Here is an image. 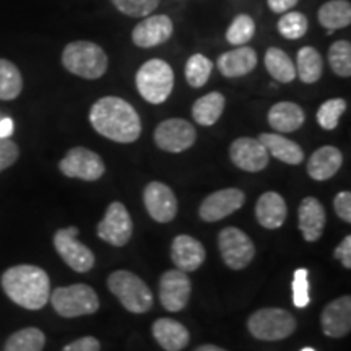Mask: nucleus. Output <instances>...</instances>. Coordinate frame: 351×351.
Listing matches in <instances>:
<instances>
[{
  "label": "nucleus",
  "instance_id": "obj_36",
  "mask_svg": "<svg viewBox=\"0 0 351 351\" xmlns=\"http://www.w3.org/2000/svg\"><path fill=\"white\" fill-rule=\"evenodd\" d=\"M256 34V23L249 15L241 13L232 20L226 32V41L232 46H244L247 44Z\"/></svg>",
  "mask_w": 351,
  "mask_h": 351
},
{
  "label": "nucleus",
  "instance_id": "obj_38",
  "mask_svg": "<svg viewBox=\"0 0 351 351\" xmlns=\"http://www.w3.org/2000/svg\"><path fill=\"white\" fill-rule=\"evenodd\" d=\"M112 5L127 16H147L156 10L160 0H111Z\"/></svg>",
  "mask_w": 351,
  "mask_h": 351
},
{
  "label": "nucleus",
  "instance_id": "obj_5",
  "mask_svg": "<svg viewBox=\"0 0 351 351\" xmlns=\"http://www.w3.org/2000/svg\"><path fill=\"white\" fill-rule=\"evenodd\" d=\"M135 85L145 101L152 104L165 103L174 88L173 69L161 59L148 60L138 69Z\"/></svg>",
  "mask_w": 351,
  "mask_h": 351
},
{
  "label": "nucleus",
  "instance_id": "obj_26",
  "mask_svg": "<svg viewBox=\"0 0 351 351\" xmlns=\"http://www.w3.org/2000/svg\"><path fill=\"white\" fill-rule=\"evenodd\" d=\"M261 143L267 148L269 155L287 165H301L304 161V152L293 140L280 134H261Z\"/></svg>",
  "mask_w": 351,
  "mask_h": 351
},
{
  "label": "nucleus",
  "instance_id": "obj_32",
  "mask_svg": "<svg viewBox=\"0 0 351 351\" xmlns=\"http://www.w3.org/2000/svg\"><path fill=\"white\" fill-rule=\"evenodd\" d=\"M46 337L36 327L21 328L7 340L3 351H43Z\"/></svg>",
  "mask_w": 351,
  "mask_h": 351
},
{
  "label": "nucleus",
  "instance_id": "obj_39",
  "mask_svg": "<svg viewBox=\"0 0 351 351\" xmlns=\"http://www.w3.org/2000/svg\"><path fill=\"white\" fill-rule=\"evenodd\" d=\"M309 271L307 269H298L295 271V278H293V302L296 307H306L309 304V280H307Z\"/></svg>",
  "mask_w": 351,
  "mask_h": 351
},
{
  "label": "nucleus",
  "instance_id": "obj_12",
  "mask_svg": "<svg viewBox=\"0 0 351 351\" xmlns=\"http://www.w3.org/2000/svg\"><path fill=\"white\" fill-rule=\"evenodd\" d=\"M195 127L186 119H166L156 127L155 143L161 150L169 153L186 152L195 143Z\"/></svg>",
  "mask_w": 351,
  "mask_h": 351
},
{
  "label": "nucleus",
  "instance_id": "obj_42",
  "mask_svg": "<svg viewBox=\"0 0 351 351\" xmlns=\"http://www.w3.org/2000/svg\"><path fill=\"white\" fill-rule=\"evenodd\" d=\"M101 345L98 339L95 337H83V339H78L67 346H64L62 351H99Z\"/></svg>",
  "mask_w": 351,
  "mask_h": 351
},
{
  "label": "nucleus",
  "instance_id": "obj_20",
  "mask_svg": "<svg viewBox=\"0 0 351 351\" xmlns=\"http://www.w3.org/2000/svg\"><path fill=\"white\" fill-rule=\"evenodd\" d=\"M171 258L176 263V269L191 274L205 262V247L192 236L179 234L171 244Z\"/></svg>",
  "mask_w": 351,
  "mask_h": 351
},
{
  "label": "nucleus",
  "instance_id": "obj_34",
  "mask_svg": "<svg viewBox=\"0 0 351 351\" xmlns=\"http://www.w3.org/2000/svg\"><path fill=\"white\" fill-rule=\"evenodd\" d=\"M278 33L287 39H300L307 33L309 28V21L304 16V13L289 10L285 12L282 19L278 20Z\"/></svg>",
  "mask_w": 351,
  "mask_h": 351
},
{
  "label": "nucleus",
  "instance_id": "obj_15",
  "mask_svg": "<svg viewBox=\"0 0 351 351\" xmlns=\"http://www.w3.org/2000/svg\"><path fill=\"white\" fill-rule=\"evenodd\" d=\"M143 204L150 217L158 223H169L178 213V199L173 189L163 182H150L143 191Z\"/></svg>",
  "mask_w": 351,
  "mask_h": 351
},
{
  "label": "nucleus",
  "instance_id": "obj_7",
  "mask_svg": "<svg viewBox=\"0 0 351 351\" xmlns=\"http://www.w3.org/2000/svg\"><path fill=\"white\" fill-rule=\"evenodd\" d=\"M247 328L254 339L278 341L288 339L296 330L295 315L278 307H265L254 313L247 320Z\"/></svg>",
  "mask_w": 351,
  "mask_h": 351
},
{
  "label": "nucleus",
  "instance_id": "obj_3",
  "mask_svg": "<svg viewBox=\"0 0 351 351\" xmlns=\"http://www.w3.org/2000/svg\"><path fill=\"white\" fill-rule=\"evenodd\" d=\"M62 64L73 75L85 78V80H96L106 73L108 56L98 44L91 41H73L65 46Z\"/></svg>",
  "mask_w": 351,
  "mask_h": 351
},
{
  "label": "nucleus",
  "instance_id": "obj_6",
  "mask_svg": "<svg viewBox=\"0 0 351 351\" xmlns=\"http://www.w3.org/2000/svg\"><path fill=\"white\" fill-rule=\"evenodd\" d=\"M49 300L56 313L67 319L95 314L99 309V300L96 291L83 283L56 288L51 293Z\"/></svg>",
  "mask_w": 351,
  "mask_h": 351
},
{
  "label": "nucleus",
  "instance_id": "obj_43",
  "mask_svg": "<svg viewBox=\"0 0 351 351\" xmlns=\"http://www.w3.org/2000/svg\"><path fill=\"white\" fill-rule=\"evenodd\" d=\"M333 257L339 258L345 269H351V236L350 234L345 236V239L341 241L339 247L335 249Z\"/></svg>",
  "mask_w": 351,
  "mask_h": 351
},
{
  "label": "nucleus",
  "instance_id": "obj_8",
  "mask_svg": "<svg viewBox=\"0 0 351 351\" xmlns=\"http://www.w3.org/2000/svg\"><path fill=\"white\" fill-rule=\"evenodd\" d=\"M218 247L223 262L232 270L245 269L256 256V247L251 238L234 226H228L219 231Z\"/></svg>",
  "mask_w": 351,
  "mask_h": 351
},
{
  "label": "nucleus",
  "instance_id": "obj_31",
  "mask_svg": "<svg viewBox=\"0 0 351 351\" xmlns=\"http://www.w3.org/2000/svg\"><path fill=\"white\" fill-rule=\"evenodd\" d=\"M23 90V78L19 67L7 59H0V99L12 101L19 98Z\"/></svg>",
  "mask_w": 351,
  "mask_h": 351
},
{
  "label": "nucleus",
  "instance_id": "obj_30",
  "mask_svg": "<svg viewBox=\"0 0 351 351\" xmlns=\"http://www.w3.org/2000/svg\"><path fill=\"white\" fill-rule=\"evenodd\" d=\"M265 69L276 82L289 83L296 78V67L287 52L270 47L265 52Z\"/></svg>",
  "mask_w": 351,
  "mask_h": 351
},
{
  "label": "nucleus",
  "instance_id": "obj_1",
  "mask_svg": "<svg viewBox=\"0 0 351 351\" xmlns=\"http://www.w3.org/2000/svg\"><path fill=\"white\" fill-rule=\"evenodd\" d=\"M90 122L99 135L117 143H132L142 134L138 112L117 96H104L91 106Z\"/></svg>",
  "mask_w": 351,
  "mask_h": 351
},
{
  "label": "nucleus",
  "instance_id": "obj_41",
  "mask_svg": "<svg viewBox=\"0 0 351 351\" xmlns=\"http://www.w3.org/2000/svg\"><path fill=\"white\" fill-rule=\"evenodd\" d=\"M333 207L339 217L343 219L345 223H351V194L348 191L339 192L333 199Z\"/></svg>",
  "mask_w": 351,
  "mask_h": 351
},
{
  "label": "nucleus",
  "instance_id": "obj_24",
  "mask_svg": "<svg viewBox=\"0 0 351 351\" xmlns=\"http://www.w3.org/2000/svg\"><path fill=\"white\" fill-rule=\"evenodd\" d=\"M153 337L158 341V345L166 351H181L189 345L191 335L189 330L181 322L174 319H158L152 327Z\"/></svg>",
  "mask_w": 351,
  "mask_h": 351
},
{
  "label": "nucleus",
  "instance_id": "obj_13",
  "mask_svg": "<svg viewBox=\"0 0 351 351\" xmlns=\"http://www.w3.org/2000/svg\"><path fill=\"white\" fill-rule=\"evenodd\" d=\"M192 285L186 271L168 270L160 278V301L166 311L179 313L191 300Z\"/></svg>",
  "mask_w": 351,
  "mask_h": 351
},
{
  "label": "nucleus",
  "instance_id": "obj_14",
  "mask_svg": "<svg viewBox=\"0 0 351 351\" xmlns=\"http://www.w3.org/2000/svg\"><path fill=\"white\" fill-rule=\"evenodd\" d=\"M245 202V194L241 189H221V191L213 192L207 199L202 202L199 215L204 221L215 223L219 219L230 217L243 207Z\"/></svg>",
  "mask_w": 351,
  "mask_h": 351
},
{
  "label": "nucleus",
  "instance_id": "obj_25",
  "mask_svg": "<svg viewBox=\"0 0 351 351\" xmlns=\"http://www.w3.org/2000/svg\"><path fill=\"white\" fill-rule=\"evenodd\" d=\"M304 111L300 104L289 103V101H282L270 108L269 111V124L274 130L280 134H289L295 132L304 124Z\"/></svg>",
  "mask_w": 351,
  "mask_h": 351
},
{
  "label": "nucleus",
  "instance_id": "obj_17",
  "mask_svg": "<svg viewBox=\"0 0 351 351\" xmlns=\"http://www.w3.org/2000/svg\"><path fill=\"white\" fill-rule=\"evenodd\" d=\"M173 29V20L168 15H150L135 26L132 32V41L135 46L148 49L168 41Z\"/></svg>",
  "mask_w": 351,
  "mask_h": 351
},
{
  "label": "nucleus",
  "instance_id": "obj_2",
  "mask_svg": "<svg viewBox=\"0 0 351 351\" xmlns=\"http://www.w3.org/2000/svg\"><path fill=\"white\" fill-rule=\"evenodd\" d=\"M2 288L15 304L29 311L43 309L51 296L49 276L36 265H15L5 270Z\"/></svg>",
  "mask_w": 351,
  "mask_h": 351
},
{
  "label": "nucleus",
  "instance_id": "obj_18",
  "mask_svg": "<svg viewBox=\"0 0 351 351\" xmlns=\"http://www.w3.org/2000/svg\"><path fill=\"white\" fill-rule=\"evenodd\" d=\"M322 332L332 339H341L351 330V298L341 296L324 307L320 315Z\"/></svg>",
  "mask_w": 351,
  "mask_h": 351
},
{
  "label": "nucleus",
  "instance_id": "obj_33",
  "mask_svg": "<svg viewBox=\"0 0 351 351\" xmlns=\"http://www.w3.org/2000/svg\"><path fill=\"white\" fill-rule=\"evenodd\" d=\"M213 62L208 57L194 54L189 57L186 64V80L192 88H202L212 75Z\"/></svg>",
  "mask_w": 351,
  "mask_h": 351
},
{
  "label": "nucleus",
  "instance_id": "obj_21",
  "mask_svg": "<svg viewBox=\"0 0 351 351\" xmlns=\"http://www.w3.org/2000/svg\"><path fill=\"white\" fill-rule=\"evenodd\" d=\"M257 65V52L252 47L238 46L236 49L221 54L217 60V67L226 78H238L251 73Z\"/></svg>",
  "mask_w": 351,
  "mask_h": 351
},
{
  "label": "nucleus",
  "instance_id": "obj_46",
  "mask_svg": "<svg viewBox=\"0 0 351 351\" xmlns=\"http://www.w3.org/2000/svg\"><path fill=\"white\" fill-rule=\"evenodd\" d=\"M195 351H226V350L219 348V346H217V345H202Z\"/></svg>",
  "mask_w": 351,
  "mask_h": 351
},
{
  "label": "nucleus",
  "instance_id": "obj_29",
  "mask_svg": "<svg viewBox=\"0 0 351 351\" xmlns=\"http://www.w3.org/2000/svg\"><path fill=\"white\" fill-rule=\"evenodd\" d=\"M296 75L301 78L302 83H311L319 82V78L322 77L324 72V60L322 56L319 54L314 47L306 46L300 49L298 52V59H296Z\"/></svg>",
  "mask_w": 351,
  "mask_h": 351
},
{
  "label": "nucleus",
  "instance_id": "obj_22",
  "mask_svg": "<svg viewBox=\"0 0 351 351\" xmlns=\"http://www.w3.org/2000/svg\"><path fill=\"white\" fill-rule=\"evenodd\" d=\"M343 163V155L339 148L326 145L315 150L307 160V173L314 181H327L339 173Z\"/></svg>",
  "mask_w": 351,
  "mask_h": 351
},
{
  "label": "nucleus",
  "instance_id": "obj_19",
  "mask_svg": "<svg viewBox=\"0 0 351 351\" xmlns=\"http://www.w3.org/2000/svg\"><path fill=\"white\" fill-rule=\"evenodd\" d=\"M327 215L326 208L315 197L302 199L298 208V226L302 232V238L307 243H315L322 238L324 228H326Z\"/></svg>",
  "mask_w": 351,
  "mask_h": 351
},
{
  "label": "nucleus",
  "instance_id": "obj_27",
  "mask_svg": "<svg viewBox=\"0 0 351 351\" xmlns=\"http://www.w3.org/2000/svg\"><path fill=\"white\" fill-rule=\"evenodd\" d=\"M317 19L319 23L327 29V34H333L335 29L350 26L351 3L348 0H330L319 8Z\"/></svg>",
  "mask_w": 351,
  "mask_h": 351
},
{
  "label": "nucleus",
  "instance_id": "obj_45",
  "mask_svg": "<svg viewBox=\"0 0 351 351\" xmlns=\"http://www.w3.org/2000/svg\"><path fill=\"white\" fill-rule=\"evenodd\" d=\"M13 129H15V125H13L10 117H2L0 119V138H10Z\"/></svg>",
  "mask_w": 351,
  "mask_h": 351
},
{
  "label": "nucleus",
  "instance_id": "obj_35",
  "mask_svg": "<svg viewBox=\"0 0 351 351\" xmlns=\"http://www.w3.org/2000/svg\"><path fill=\"white\" fill-rule=\"evenodd\" d=\"M328 64L339 77L351 75V44L350 41H335L328 49Z\"/></svg>",
  "mask_w": 351,
  "mask_h": 351
},
{
  "label": "nucleus",
  "instance_id": "obj_37",
  "mask_svg": "<svg viewBox=\"0 0 351 351\" xmlns=\"http://www.w3.org/2000/svg\"><path fill=\"white\" fill-rule=\"evenodd\" d=\"M346 111V101L341 98L328 99L317 111V122L324 130H333L339 125L340 117Z\"/></svg>",
  "mask_w": 351,
  "mask_h": 351
},
{
  "label": "nucleus",
  "instance_id": "obj_9",
  "mask_svg": "<svg viewBox=\"0 0 351 351\" xmlns=\"http://www.w3.org/2000/svg\"><path fill=\"white\" fill-rule=\"evenodd\" d=\"M59 169L67 178L93 182L103 178L106 166L98 153L88 150L85 147H75L69 150L67 155L60 160Z\"/></svg>",
  "mask_w": 351,
  "mask_h": 351
},
{
  "label": "nucleus",
  "instance_id": "obj_16",
  "mask_svg": "<svg viewBox=\"0 0 351 351\" xmlns=\"http://www.w3.org/2000/svg\"><path fill=\"white\" fill-rule=\"evenodd\" d=\"M231 161L239 169L247 173H258L269 166L270 155L258 138H236L230 147Z\"/></svg>",
  "mask_w": 351,
  "mask_h": 351
},
{
  "label": "nucleus",
  "instance_id": "obj_47",
  "mask_svg": "<svg viewBox=\"0 0 351 351\" xmlns=\"http://www.w3.org/2000/svg\"><path fill=\"white\" fill-rule=\"evenodd\" d=\"M301 351H315V350L314 348H302Z\"/></svg>",
  "mask_w": 351,
  "mask_h": 351
},
{
  "label": "nucleus",
  "instance_id": "obj_44",
  "mask_svg": "<svg viewBox=\"0 0 351 351\" xmlns=\"http://www.w3.org/2000/svg\"><path fill=\"white\" fill-rule=\"evenodd\" d=\"M269 8L274 13H285L295 8L298 0H267Z\"/></svg>",
  "mask_w": 351,
  "mask_h": 351
},
{
  "label": "nucleus",
  "instance_id": "obj_4",
  "mask_svg": "<svg viewBox=\"0 0 351 351\" xmlns=\"http://www.w3.org/2000/svg\"><path fill=\"white\" fill-rule=\"evenodd\" d=\"M108 288L129 313L143 314L152 309L153 295L140 276L127 270H116L108 276Z\"/></svg>",
  "mask_w": 351,
  "mask_h": 351
},
{
  "label": "nucleus",
  "instance_id": "obj_28",
  "mask_svg": "<svg viewBox=\"0 0 351 351\" xmlns=\"http://www.w3.org/2000/svg\"><path fill=\"white\" fill-rule=\"evenodd\" d=\"M226 99L225 96L218 91H213V93H208L202 96L194 103L192 106V117L197 124L210 127L217 124L219 117H221L223 111H225Z\"/></svg>",
  "mask_w": 351,
  "mask_h": 351
},
{
  "label": "nucleus",
  "instance_id": "obj_10",
  "mask_svg": "<svg viewBox=\"0 0 351 351\" xmlns=\"http://www.w3.org/2000/svg\"><path fill=\"white\" fill-rule=\"evenodd\" d=\"M77 236L78 228L75 226L59 230L54 234V247L70 269L78 271V274H86L95 267L96 258L95 254L86 245L78 243Z\"/></svg>",
  "mask_w": 351,
  "mask_h": 351
},
{
  "label": "nucleus",
  "instance_id": "obj_23",
  "mask_svg": "<svg viewBox=\"0 0 351 351\" xmlns=\"http://www.w3.org/2000/svg\"><path fill=\"white\" fill-rule=\"evenodd\" d=\"M288 215L287 202L276 192H265L261 195L256 205V218L258 225L267 230L282 228Z\"/></svg>",
  "mask_w": 351,
  "mask_h": 351
},
{
  "label": "nucleus",
  "instance_id": "obj_40",
  "mask_svg": "<svg viewBox=\"0 0 351 351\" xmlns=\"http://www.w3.org/2000/svg\"><path fill=\"white\" fill-rule=\"evenodd\" d=\"M19 156L20 150L15 142H12L10 138H0V173L15 165Z\"/></svg>",
  "mask_w": 351,
  "mask_h": 351
},
{
  "label": "nucleus",
  "instance_id": "obj_11",
  "mask_svg": "<svg viewBox=\"0 0 351 351\" xmlns=\"http://www.w3.org/2000/svg\"><path fill=\"white\" fill-rule=\"evenodd\" d=\"M96 232L104 243L114 245V247H124L132 238L134 232V223L124 204L112 202L109 205L106 213L98 223Z\"/></svg>",
  "mask_w": 351,
  "mask_h": 351
}]
</instances>
